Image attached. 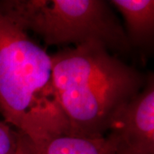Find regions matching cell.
<instances>
[{
	"label": "cell",
	"mask_w": 154,
	"mask_h": 154,
	"mask_svg": "<svg viewBox=\"0 0 154 154\" xmlns=\"http://www.w3.org/2000/svg\"><path fill=\"white\" fill-rule=\"evenodd\" d=\"M57 101L71 135L105 136L116 113L144 88L146 75L90 41L51 54Z\"/></svg>",
	"instance_id": "1"
},
{
	"label": "cell",
	"mask_w": 154,
	"mask_h": 154,
	"mask_svg": "<svg viewBox=\"0 0 154 154\" xmlns=\"http://www.w3.org/2000/svg\"><path fill=\"white\" fill-rule=\"evenodd\" d=\"M0 114L33 143L71 135L53 86L51 54L1 9Z\"/></svg>",
	"instance_id": "2"
},
{
	"label": "cell",
	"mask_w": 154,
	"mask_h": 154,
	"mask_svg": "<svg viewBox=\"0 0 154 154\" xmlns=\"http://www.w3.org/2000/svg\"><path fill=\"white\" fill-rule=\"evenodd\" d=\"M0 9L46 45L64 48L99 41L116 56L134 51L109 1L0 0Z\"/></svg>",
	"instance_id": "3"
},
{
	"label": "cell",
	"mask_w": 154,
	"mask_h": 154,
	"mask_svg": "<svg viewBox=\"0 0 154 154\" xmlns=\"http://www.w3.org/2000/svg\"><path fill=\"white\" fill-rule=\"evenodd\" d=\"M108 134L117 146L135 154H154V75L148 73L141 91L123 105Z\"/></svg>",
	"instance_id": "4"
},
{
	"label": "cell",
	"mask_w": 154,
	"mask_h": 154,
	"mask_svg": "<svg viewBox=\"0 0 154 154\" xmlns=\"http://www.w3.org/2000/svg\"><path fill=\"white\" fill-rule=\"evenodd\" d=\"M19 147L24 154H116L117 143L109 134L94 139L65 134L33 143L19 133Z\"/></svg>",
	"instance_id": "5"
},
{
	"label": "cell",
	"mask_w": 154,
	"mask_h": 154,
	"mask_svg": "<svg viewBox=\"0 0 154 154\" xmlns=\"http://www.w3.org/2000/svg\"><path fill=\"white\" fill-rule=\"evenodd\" d=\"M113 9L122 15L125 33L132 48L146 49L153 44V0H111Z\"/></svg>",
	"instance_id": "6"
},
{
	"label": "cell",
	"mask_w": 154,
	"mask_h": 154,
	"mask_svg": "<svg viewBox=\"0 0 154 154\" xmlns=\"http://www.w3.org/2000/svg\"><path fill=\"white\" fill-rule=\"evenodd\" d=\"M19 132L5 121H0V154H17Z\"/></svg>",
	"instance_id": "7"
},
{
	"label": "cell",
	"mask_w": 154,
	"mask_h": 154,
	"mask_svg": "<svg viewBox=\"0 0 154 154\" xmlns=\"http://www.w3.org/2000/svg\"><path fill=\"white\" fill-rule=\"evenodd\" d=\"M116 154H135V153H133V152H129V151H127V150H125V149L121 148V147H118V146H117Z\"/></svg>",
	"instance_id": "8"
},
{
	"label": "cell",
	"mask_w": 154,
	"mask_h": 154,
	"mask_svg": "<svg viewBox=\"0 0 154 154\" xmlns=\"http://www.w3.org/2000/svg\"><path fill=\"white\" fill-rule=\"evenodd\" d=\"M17 154H24L22 152V151L21 150V148L19 147V144H18V149H17Z\"/></svg>",
	"instance_id": "9"
}]
</instances>
